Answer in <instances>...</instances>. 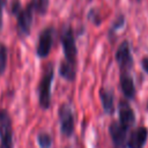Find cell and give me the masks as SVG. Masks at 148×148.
<instances>
[{
	"mask_svg": "<svg viewBox=\"0 0 148 148\" xmlns=\"http://www.w3.org/2000/svg\"><path fill=\"white\" fill-rule=\"evenodd\" d=\"M116 61L118 62L121 72H130L133 67V58L130 50V44L127 40H124L116 51Z\"/></svg>",
	"mask_w": 148,
	"mask_h": 148,
	"instance_id": "obj_6",
	"label": "cell"
},
{
	"mask_svg": "<svg viewBox=\"0 0 148 148\" xmlns=\"http://www.w3.org/2000/svg\"><path fill=\"white\" fill-rule=\"evenodd\" d=\"M99 97H101V102H102V106L104 109V111L109 114H111L114 111V95L113 91L109 88H102L99 90Z\"/></svg>",
	"mask_w": 148,
	"mask_h": 148,
	"instance_id": "obj_12",
	"label": "cell"
},
{
	"mask_svg": "<svg viewBox=\"0 0 148 148\" xmlns=\"http://www.w3.org/2000/svg\"><path fill=\"white\" fill-rule=\"evenodd\" d=\"M0 148H13V124L6 110H0Z\"/></svg>",
	"mask_w": 148,
	"mask_h": 148,
	"instance_id": "obj_3",
	"label": "cell"
},
{
	"mask_svg": "<svg viewBox=\"0 0 148 148\" xmlns=\"http://www.w3.org/2000/svg\"><path fill=\"white\" fill-rule=\"evenodd\" d=\"M2 9H3V5L0 2V31L2 29Z\"/></svg>",
	"mask_w": 148,
	"mask_h": 148,
	"instance_id": "obj_21",
	"label": "cell"
},
{
	"mask_svg": "<svg viewBox=\"0 0 148 148\" xmlns=\"http://www.w3.org/2000/svg\"><path fill=\"white\" fill-rule=\"evenodd\" d=\"M136 1H140V0H136Z\"/></svg>",
	"mask_w": 148,
	"mask_h": 148,
	"instance_id": "obj_23",
	"label": "cell"
},
{
	"mask_svg": "<svg viewBox=\"0 0 148 148\" xmlns=\"http://www.w3.org/2000/svg\"><path fill=\"white\" fill-rule=\"evenodd\" d=\"M53 65L49 64L43 72V76L40 79L38 87L39 105L44 110L49 109L51 104V83L53 80Z\"/></svg>",
	"mask_w": 148,
	"mask_h": 148,
	"instance_id": "obj_1",
	"label": "cell"
},
{
	"mask_svg": "<svg viewBox=\"0 0 148 148\" xmlns=\"http://www.w3.org/2000/svg\"><path fill=\"white\" fill-rule=\"evenodd\" d=\"M120 88L124 96L127 99H133L135 96V87L133 77L128 74V72H121L120 74Z\"/></svg>",
	"mask_w": 148,
	"mask_h": 148,
	"instance_id": "obj_11",
	"label": "cell"
},
{
	"mask_svg": "<svg viewBox=\"0 0 148 148\" xmlns=\"http://www.w3.org/2000/svg\"><path fill=\"white\" fill-rule=\"evenodd\" d=\"M53 42V28L47 27L45 28L38 37V44H37V56L40 58H45L49 56Z\"/></svg>",
	"mask_w": 148,
	"mask_h": 148,
	"instance_id": "obj_7",
	"label": "cell"
},
{
	"mask_svg": "<svg viewBox=\"0 0 148 148\" xmlns=\"http://www.w3.org/2000/svg\"><path fill=\"white\" fill-rule=\"evenodd\" d=\"M31 3L35 8V12H37L39 15H44L49 7V0H32Z\"/></svg>",
	"mask_w": 148,
	"mask_h": 148,
	"instance_id": "obj_16",
	"label": "cell"
},
{
	"mask_svg": "<svg viewBox=\"0 0 148 148\" xmlns=\"http://www.w3.org/2000/svg\"><path fill=\"white\" fill-rule=\"evenodd\" d=\"M7 59H8V51L6 45L0 43V76L5 73L7 67Z\"/></svg>",
	"mask_w": 148,
	"mask_h": 148,
	"instance_id": "obj_14",
	"label": "cell"
},
{
	"mask_svg": "<svg viewBox=\"0 0 148 148\" xmlns=\"http://www.w3.org/2000/svg\"><path fill=\"white\" fill-rule=\"evenodd\" d=\"M59 73H60V75L65 80L73 81L75 79V74H76V64H71V62H68V61L65 60L60 65Z\"/></svg>",
	"mask_w": 148,
	"mask_h": 148,
	"instance_id": "obj_13",
	"label": "cell"
},
{
	"mask_svg": "<svg viewBox=\"0 0 148 148\" xmlns=\"http://www.w3.org/2000/svg\"><path fill=\"white\" fill-rule=\"evenodd\" d=\"M37 142H38L40 148H51L52 138H51L50 134H47L45 132H40L37 136Z\"/></svg>",
	"mask_w": 148,
	"mask_h": 148,
	"instance_id": "obj_15",
	"label": "cell"
},
{
	"mask_svg": "<svg viewBox=\"0 0 148 148\" xmlns=\"http://www.w3.org/2000/svg\"><path fill=\"white\" fill-rule=\"evenodd\" d=\"M147 109H148V106H147Z\"/></svg>",
	"mask_w": 148,
	"mask_h": 148,
	"instance_id": "obj_24",
	"label": "cell"
},
{
	"mask_svg": "<svg viewBox=\"0 0 148 148\" xmlns=\"http://www.w3.org/2000/svg\"><path fill=\"white\" fill-rule=\"evenodd\" d=\"M59 123L61 134L66 138H69L74 132V117L72 108L68 103H64L59 108Z\"/></svg>",
	"mask_w": 148,
	"mask_h": 148,
	"instance_id": "obj_5",
	"label": "cell"
},
{
	"mask_svg": "<svg viewBox=\"0 0 148 148\" xmlns=\"http://www.w3.org/2000/svg\"><path fill=\"white\" fill-rule=\"evenodd\" d=\"M118 112H119V120L121 125H124L127 130L134 125L135 121V114L130 106V104L125 101H121L118 105Z\"/></svg>",
	"mask_w": 148,
	"mask_h": 148,
	"instance_id": "obj_10",
	"label": "cell"
},
{
	"mask_svg": "<svg viewBox=\"0 0 148 148\" xmlns=\"http://www.w3.org/2000/svg\"><path fill=\"white\" fill-rule=\"evenodd\" d=\"M124 24H125V17H124L123 15H119L118 18L114 21V23H113V25H112V28H111V30H110V34H112L114 30H118V29L121 28Z\"/></svg>",
	"mask_w": 148,
	"mask_h": 148,
	"instance_id": "obj_17",
	"label": "cell"
},
{
	"mask_svg": "<svg viewBox=\"0 0 148 148\" xmlns=\"http://www.w3.org/2000/svg\"><path fill=\"white\" fill-rule=\"evenodd\" d=\"M0 2H1L3 6H6V2H7V0H0Z\"/></svg>",
	"mask_w": 148,
	"mask_h": 148,
	"instance_id": "obj_22",
	"label": "cell"
},
{
	"mask_svg": "<svg viewBox=\"0 0 148 148\" xmlns=\"http://www.w3.org/2000/svg\"><path fill=\"white\" fill-rule=\"evenodd\" d=\"M141 66H142L143 71L148 74V57H145V58L141 60Z\"/></svg>",
	"mask_w": 148,
	"mask_h": 148,
	"instance_id": "obj_20",
	"label": "cell"
},
{
	"mask_svg": "<svg viewBox=\"0 0 148 148\" xmlns=\"http://www.w3.org/2000/svg\"><path fill=\"white\" fill-rule=\"evenodd\" d=\"M21 3H20V1L18 0H14L13 1V5H12V12H13V14L14 15H17L20 12H21Z\"/></svg>",
	"mask_w": 148,
	"mask_h": 148,
	"instance_id": "obj_18",
	"label": "cell"
},
{
	"mask_svg": "<svg viewBox=\"0 0 148 148\" xmlns=\"http://www.w3.org/2000/svg\"><path fill=\"white\" fill-rule=\"evenodd\" d=\"M109 133L111 135L112 142L117 148H125L127 128L121 125L120 121H113L109 126Z\"/></svg>",
	"mask_w": 148,
	"mask_h": 148,
	"instance_id": "obj_8",
	"label": "cell"
},
{
	"mask_svg": "<svg viewBox=\"0 0 148 148\" xmlns=\"http://www.w3.org/2000/svg\"><path fill=\"white\" fill-rule=\"evenodd\" d=\"M35 8L32 3H29L24 9L16 15L17 16V34L20 37H27L30 34V29L34 21Z\"/></svg>",
	"mask_w": 148,
	"mask_h": 148,
	"instance_id": "obj_4",
	"label": "cell"
},
{
	"mask_svg": "<svg viewBox=\"0 0 148 148\" xmlns=\"http://www.w3.org/2000/svg\"><path fill=\"white\" fill-rule=\"evenodd\" d=\"M148 138V131L146 127L140 126L132 131L126 145L127 148H143V146L147 142Z\"/></svg>",
	"mask_w": 148,
	"mask_h": 148,
	"instance_id": "obj_9",
	"label": "cell"
},
{
	"mask_svg": "<svg viewBox=\"0 0 148 148\" xmlns=\"http://www.w3.org/2000/svg\"><path fill=\"white\" fill-rule=\"evenodd\" d=\"M89 17L94 21V23H95V24H99L98 15H97V14H94V10H90V12H89Z\"/></svg>",
	"mask_w": 148,
	"mask_h": 148,
	"instance_id": "obj_19",
	"label": "cell"
},
{
	"mask_svg": "<svg viewBox=\"0 0 148 148\" xmlns=\"http://www.w3.org/2000/svg\"><path fill=\"white\" fill-rule=\"evenodd\" d=\"M60 39H61V44H62L66 61H68L71 64H76V53H77V51H76L74 34H73V30H72L71 25H65L62 28Z\"/></svg>",
	"mask_w": 148,
	"mask_h": 148,
	"instance_id": "obj_2",
	"label": "cell"
}]
</instances>
